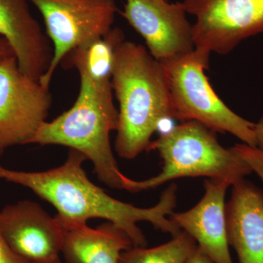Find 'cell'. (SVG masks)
Here are the masks:
<instances>
[{"instance_id":"cell-4","label":"cell","mask_w":263,"mask_h":263,"mask_svg":"<svg viewBox=\"0 0 263 263\" xmlns=\"http://www.w3.org/2000/svg\"><path fill=\"white\" fill-rule=\"evenodd\" d=\"M156 151L162 160V171L143 181L129 179L126 190L138 193L158 187L179 178L207 177L233 186L252 174V168L233 150L221 146L215 132L200 123H181L152 141L147 152Z\"/></svg>"},{"instance_id":"cell-20","label":"cell","mask_w":263,"mask_h":263,"mask_svg":"<svg viewBox=\"0 0 263 263\" xmlns=\"http://www.w3.org/2000/svg\"><path fill=\"white\" fill-rule=\"evenodd\" d=\"M254 134H255L256 147L263 152V117L258 122L254 124Z\"/></svg>"},{"instance_id":"cell-2","label":"cell","mask_w":263,"mask_h":263,"mask_svg":"<svg viewBox=\"0 0 263 263\" xmlns=\"http://www.w3.org/2000/svg\"><path fill=\"white\" fill-rule=\"evenodd\" d=\"M111 84L119 105L116 152L133 160L148 149L162 121L173 119L162 64L144 46L124 40L116 50Z\"/></svg>"},{"instance_id":"cell-8","label":"cell","mask_w":263,"mask_h":263,"mask_svg":"<svg viewBox=\"0 0 263 263\" xmlns=\"http://www.w3.org/2000/svg\"><path fill=\"white\" fill-rule=\"evenodd\" d=\"M193 24L195 48L227 54L263 32V0H183Z\"/></svg>"},{"instance_id":"cell-15","label":"cell","mask_w":263,"mask_h":263,"mask_svg":"<svg viewBox=\"0 0 263 263\" xmlns=\"http://www.w3.org/2000/svg\"><path fill=\"white\" fill-rule=\"evenodd\" d=\"M124 40L120 29L112 28L105 35L74 48L61 64L65 68H76L80 80L98 85L111 82L116 50Z\"/></svg>"},{"instance_id":"cell-1","label":"cell","mask_w":263,"mask_h":263,"mask_svg":"<svg viewBox=\"0 0 263 263\" xmlns=\"http://www.w3.org/2000/svg\"><path fill=\"white\" fill-rule=\"evenodd\" d=\"M83 154L70 149L60 167L41 172L13 171L0 165V180L16 183L32 190L57 209L55 217L62 226L86 224L91 219H105L124 230L133 247H146L147 240L138 226L148 221L156 229L173 237L181 230L168 216L177 201V185L171 183L155 206L139 208L114 198L90 181L83 164Z\"/></svg>"},{"instance_id":"cell-14","label":"cell","mask_w":263,"mask_h":263,"mask_svg":"<svg viewBox=\"0 0 263 263\" xmlns=\"http://www.w3.org/2000/svg\"><path fill=\"white\" fill-rule=\"evenodd\" d=\"M62 228L65 263H119L123 252L133 247L127 233L109 221L96 228L87 223Z\"/></svg>"},{"instance_id":"cell-13","label":"cell","mask_w":263,"mask_h":263,"mask_svg":"<svg viewBox=\"0 0 263 263\" xmlns=\"http://www.w3.org/2000/svg\"><path fill=\"white\" fill-rule=\"evenodd\" d=\"M226 204L228 243L239 263H263V190L245 179L233 185Z\"/></svg>"},{"instance_id":"cell-7","label":"cell","mask_w":263,"mask_h":263,"mask_svg":"<svg viewBox=\"0 0 263 263\" xmlns=\"http://www.w3.org/2000/svg\"><path fill=\"white\" fill-rule=\"evenodd\" d=\"M49 88L25 75L14 56L0 62V154L15 145L30 144L46 122Z\"/></svg>"},{"instance_id":"cell-12","label":"cell","mask_w":263,"mask_h":263,"mask_svg":"<svg viewBox=\"0 0 263 263\" xmlns=\"http://www.w3.org/2000/svg\"><path fill=\"white\" fill-rule=\"evenodd\" d=\"M230 186L228 181L206 179L205 193L195 206L169 216L215 263H233L226 228V195Z\"/></svg>"},{"instance_id":"cell-5","label":"cell","mask_w":263,"mask_h":263,"mask_svg":"<svg viewBox=\"0 0 263 263\" xmlns=\"http://www.w3.org/2000/svg\"><path fill=\"white\" fill-rule=\"evenodd\" d=\"M211 53L195 48L160 62L168 87L173 119L200 123L215 133H230L256 147L254 123L235 114L213 89L205 70Z\"/></svg>"},{"instance_id":"cell-3","label":"cell","mask_w":263,"mask_h":263,"mask_svg":"<svg viewBox=\"0 0 263 263\" xmlns=\"http://www.w3.org/2000/svg\"><path fill=\"white\" fill-rule=\"evenodd\" d=\"M80 83L72 106L51 122L43 123L31 143L78 151L92 162L101 182L110 188L126 190L129 178L121 172L110 144V133L117 131L119 123L111 82Z\"/></svg>"},{"instance_id":"cell-9","label":"cell","mask_w":263,"mask_h":263,"mask_svg":"<svg viewBox=\"0 0 263 263\" xmlns=\"http://www.w3.org/2000/svg\"><path fill=\"white\" fill-rule=\"evenodd\" d=\"M122 15L146 43L157 61L182 56L195 48L193 25L183 3L167 0H126Z\"/></svg>"},{"instance_id":"cell-16","label":"cell","mask_w":263,"mask_h":263,"mask_svg":"<svg viewBox=\"0 0 263 263\" xmlns=\"http://www.w3.org/2000/svg\"><path fill=\"white\" fill-rule=\"evenodd\" d=\"M191 235L181 230L172 240L157 247H133L124 251L119 263H185L196 249Z\"/></svg>"},{"instance_id":"cell-11","label":"cell","mask_w":263,"mask_h":263,"mask_svg":"<svg viewBox=\"0 0 263 263\" xmlns=\"http://www.w3.org/2000/svg\"><path fill=\"white\" fill-rule=\"evenodd\" d=\"M29 0H0V37L9 45L19 68L39 81L48 70L53 46L34 18Z\"/></svg>"},{"instance_id":"cell-21","label":"cell","mask_w":263,"mask_h":263,"mask_svg":"<svg viewBox=\"0 0 263 263\" xmlns=\"http://www.w3.org/2000/svg\"><path fill=\"white\" fill-rule=\"evenodd\" d=\"M14 56L8 43L3 37H0V62L7 57Z\"/></svg>"},{"instance_id":"cell-19","label":"cell","mask_w":263,"mask_h":263,"mask_svg":"<svg viewBox=\"0 0 263 263\" xmlns=\"http://www.w3.org/2000/svg\"><path fill=\"white\" fill-rule=\"evenodd\" d=\"M185 263H215L197 246Z\"/></svg>"},{"instance_id":"cell-17","label":"cell","mask_w":263,"mask_h":263,"mask_svg":"<svg viewBox=\"0 0 263 263\" xmlns=\"http://www.w3.org/2000/svg\"><path fill=\"white\" fill-rule=\"evenodd\" d=\"M235 153L241 157L250 166L263 181V152L257 147L251 146L245 143H238L231 147Z\"/></svg>"},{"instance_id":"cell-22","label":"cell","mask_w":263,"mask_h":263,"mask_svg":"<svg viewBox=\"0 0 263 263\" xmlns=\"http://www.w3.org/2000/svg\"><path fill=\"white\" fill-rule=\"evenodd\" d=\"M45 263H65V262H62L61 259H60V258H59V259H56V260H53V261H51V262H45Z\"/></svg>"},{"instance_id":"cell-18","label":"cell","mask_w":263,"mask_h":263,"mask_svg":"<svg viewBox=\"0 0 263 263\" xmlns=\"http://www.w3.org/2000/svg\"><path fill=\"white\" fill-rule=\"evenodd\" d=\"M0 263H25L12 252L0 235Z\"/></svg>"},{"instance_id":"cell-6","label":"cell","mask_w":263,"mask_h":263,"mask_svg":"<svg viewBox=\"0 0 263 263\" xmlns=\"http://www.w3.org/2000/svg\"><path fill=\"white\" fill-rule=\"evenodd\" d=\"M42 15L53 57L40 79L49 88L53 74L71 51L83 43L108 34L118 8L116 0H29Z\"/></svg>"},{"instance_id":"cell-10","label":"cell","mask_w":263,"mask_h":263,"mask_svg":"<svg viewBox=\"0 0 263 263\" xmlns=\"http://www.w3.org/2000/svg\"><path fill=\"white\" fill-rule=\"evenodd\" d=\"M0 235L10 250L25 263H45L60 258L64 228L37 202L23 200L0 211Z\"/></svg>"}]
</instances>
